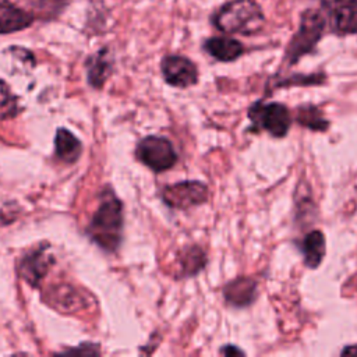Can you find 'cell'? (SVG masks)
Here are the masks:
<instances>
[{
	"instance_id": "6da1fadb",
	"label": "cell",
	"mask_w": 357,
	"mask_h": 357,
	"mask_svg": "<svg viewBox=\"0 0 357 357\" xmlns=\"http://www.w3.org/2000/svg\"><path fill=\"white\" fill-rule=\"evenodd\" d=\"M212 24L223 33L257 35L265 25V15L257 0H229L212 15Z\"/></svg>"
},
{
	"instance_id": "7a4b0ae2",
	"label": "cell",
	"mask_w": 357,
	"mask_h": 357,
	"mask_svg": "<svg viewBox=\"0 0 357 357\" xmlns=\"http://www.w3.org/2000/svg\"><path fill=\"white\" fill-rule=\"evenodd\" d=\"M121 229L123 205L112 191H105L86 231L103 250L114 251L121 240Z\"/></svg>"
},
{
	"instance_id": "3957f363",
	"label": "cell",
	"mask_w": 357,
	"mask_h": 357,
	"mask_svg": "<svg viewBox=\"0 0 357 357\" xmlns=\"http://www.w3.org/2000/svg\"><path fill=\"white\" fill-rule=\"evenodd\" d=\"M326 15L321 8H305L300 14L298 28L289 40L283 60L287 66H294L304 56L312 53L324 36Z\"/></svg>"
},
{
	"instance_id": "277c9868",
	"label": "cell",
	"mask_w": 357,
	"mask_h": 357,
	"mask_svg": "<svg viewBox=\"0 0 357 357\" xmlns=\"http://www.w3.org/2000/svg\"><path fill=\"white\" fill-rule=\"evenodd\" d=\"M247 117L251 121V131H265L273 138H284L291 127V113L289 107L279 102H254Z\"/></svg>"
},
{
	"instance_id": "5b68a950",
	"label": "cell",
	"mask_w": 357,
	"mask_h": 357,
	"mask_svg": "<svg viewBox=\"0 0 357 357\" xmlns=\"http://www.w3.org/2000/svg\"><path fill=\"white\" fill-rule=\"evenodd\" d=\"M135 153L145 166L156 173L172 169L177 162V155L173 144L165 137H145L137 145Z\"/></svg>"
},
{
	"instance_id": "8992f818",
	"label": "cell",
	"mask_w": 357,
	"mask_h": 357,
	"mask_svg": "<svg viewBox=\"0 0 357 357\" xmlns=\"http://www.w3.org/2000/svg\"><path fill=\"white\" fill-rule=\"evenodd\" d=\"M324 13L332 33L337 36L357 33V0H326Z\"/></svg>"
},
{
	"instance_id": "52a82bcc",
	"label": "cell",
	"mask_w": 357,
	"mask_h": 357,
	"mask_svg": "<svg viewBox=\"0 0 357 357\" xmlns=\"http://www.w3.org/2000/svg\"><path fill=\"white\" fill-rule=\"evenodd\" d=\"M209 197L208 187L201 181H180L165 187L162 198L165 204L176 209H190L205 204Z\"/></svg>"
},
{
	"instance_id": "ba28073f",
	"label": "cell",
	"mask_w": 357,
	"mask_h": 357,
	"mask_svg": "<svg viewBox=\"0 0 357 357\" xmlns=\"http://www.w3.org/2000/svg\"><path fill=\"white\" fill-rule=\"evenodd\" d=\"M163 78L167 84L177 88H188L198 82V68L185 56L169 54L160 63Z\"/></svg>"
},
{
	"instance_id": "9c48e42d",
	"label": "cell",
	"mask_w": 357,
	"mask_h": 357,
	"mask_svg": "<svg viewBox=\"0 0 357 357\" xmlns=\"http://www.w3.org/2000/svg\"><path fill=\"white\" fill-rule=\"evenodd\" d=\"M223 297L230 307H250L258 297V282L248 276L236 278L225 284Z\"/></svg>"
},
{
	"instance_id": "30bf717a",
	"label": "cell",
	"mask_w": 357,
	"mask_h": 357,
	"mask_svg": "<svg viewBox=\"0 0 357 357\" xmlns=\"http://www.w3.org/2000/svg\"><path fill=\"white\" fill-rule=\"evenodd\" d=\"M46 248L47 247H40L29 252L20 264V275L32 286L39 284L53 262V258L46 252Z\"/></svg>"
},
{
	"instance_id": "8fae6325",
	"label": "cell",
	"mask_w": 357,
	"mask_h": 357,
	"mask_svg": "<svg viewBox=\"0 0 357 357\" xmlns=\"http://www.w3.org/2000/svg\"><path fill=\"white\" fill-rule=\"evenodd\" d=\"M33 15L8 0H0V35L13 33L31 26Z\"/></svg>"
},
{
	"instance_id": "7c38bea8",
	"label": "cell",
	"mask_w": 357,
	"mask_h": 357,
	"mask_svg": "<svg viewBox=\"0 0 357 357\" xmlns=\"http://www.w3.org/2000/svg\"><path fill=\"white\" fill-rule=\"evenodd\" d=\"M205 52L218 61L230 63L241 57L245 52L244 45L229 36H212L204 42Z\"/></svg>"
},
{
	"instance_id": "4fadbf2b",
	"label": "cell",
	"mask_w": 357,
	"mask_h": 357,
	"mask_svg": "<svg viewBox=\"0 0 357 357\" xmlns=\"http://www.w3.org/2000/svg\"><path fill=\"white\" fill-rule=\"evenodd\" d=\"M298 248L303 255V264L308 269H317L322 264L326 254L325 234L318 229L308 231L301 238Z\"/></svg>"
},
{
	"instance_id": "5bb4252c",
	"label": "cell",
	"mask_w": 357,
	"mask_h": 357,
	"mask_svg": "<svg viewBox=\"0 0 357 357\" xmlns=\"http://www.w3.org/2000/svg\"><path fill=\"white\" fill-rule=\"evenodd\" d=\"M112 71V60L107 49H100L98 53L92 54L86 61V77L88 82L93 88H100L107 79Z\"/></svg>"
},
{
	"instance_id": "9a60e30c",
	"label": "cell",
	"mask_w": 357,
	"mask_h": 357,
	"mask_svg": "<svg viewBox=\"0 0 357 357\" xmlns=\"http://www.w3.org/2000/svg\"><path fill=\"white\" fill-rule=\"evenodd\" d=\"M54 145L57 156L66 163H73L81 156L82 145L79 139L66 128L57 130Z\"/></svg>"
},
{
	"instance_id": "2e32d148",
	"label": "cell",
	"mask_w": 357,
	"mask_h": 357,
	"mask_svg": "<svg viewBox=\"0 0 357 357\" xmlns=\"http://www.w3.org/2000/svg\"><path fill=\"white\" fill-rule=\"evenodd\" d=\"M49 301L57 307L61 311H77L82 307H85L84 304V297L81 296V293L70 286H59L54 287L50 291V297Z\"/></svg>"
},
{
	"instance_id": "e0dca14e",
	"label": "cell",
	"mask_w": 357,
	"mask_h": 357,
	"mask_svg": "<svg viewBox=\"0 0 357 357\" xmlns=\"http://www.w3.org/2000/svg\"><path fill=\"white\" fill-rule=\"evenodd\" d=\"M296 121L311 131L324 132L329 128V120L325 119L322 110L311 103L297 106Z\"/></svg>"
},
{
	"instance_id": "ac0fdd59",
	"label": "cell",
	"mask_w": 357,
	"mask_h": 357,
	"mask_svg": "<svg viewBox=\"0 0 357 357\" xmlns=\"http://www.w3.org/2000/svg\"><path fill=\"white\" fill-rule=\"evenodd\" d=\"M326 82L325 73L314 74H293L284 78L278 79L273 84V88H290V86H318Z\"/></svg>"
},
{
	"instance_id": "d6986e66",
	"label": "cell",
	"mask_w": 357,
	"mask_h": 357,
	"mask_svg": "<svg viewBox=\"0 0 357 357\" xmlns=\"http://www.w3.org/2000/svg\"><path fill=\"white\" fill-rule=\"evenodd\" d=\"M206 264V255L202 248L194 245L184 251V255L181 257V269L184 276H194Z\"/></svg>"
},
{
	"instance_id": "ffe728a7",
	"label": "cell",
	"mask_w": 357,
	"mask_h": 357,
	"mask_svg": "<svg viewBox=\"0 0 357 357\" xmlns=\"http://www.w3.org/2000/svg\"><path fill=\"white\" fill-rule=\"evenodd\" d=\"M220 353L225 354V356H233V354H240V356H243V354H244V351H243L241 349H238V347H236V346H231V344H227V346L222 347Z\"/></svg>"
},
{
	"instance_id": "44dd1931",
	"label": "cell",
	"mask_w": 357,
	"mask_h": 357,
	"mask_svg": "<svg viewBox=\"0 0 357 357\" xmlns=\"http://www.w3.org/2000/svg\"><path fill=\"white\" fill-rule=\"evenodd\" d=\"M340 354L342 356H357V344H350V346L343 347Z\"/></svg>"
}]
</instances>
